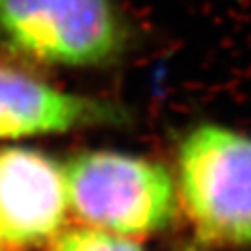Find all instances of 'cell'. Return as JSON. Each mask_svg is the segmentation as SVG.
<instances>
[{
	"instance_id": "1",
	"label": "cell",
	"mask_w": 251,
	"mask_h": 251,
	"mask_svg": "<svg viewBox=\"0 0 251 251\" xmlns=\"http://www.w3.org/2000/svg\"><path fill=\"white\" fill-rule=\"evenodd\" d=\"M67 205L95 229L119 236H147L177 214L170 171L147 158L114 151L75 154L63 168Z\"/></svg>"
},
{
	"instance_id": "2",
	"label": "cell",
	"mask_w": 251,
	"mask_h": 251,
	"mask_svg": "<svg viewBox=\"0 0 251 251\" xmlns=\"http://www.w3.org/2000/svg\"><path fill=\"white\" fill-rule=\"evenodd\" d=\"M130 30L114 0H0V47L65 67L119 60Z\"/></svg>"
},
{
	"instance_id": "3",
	"label": "cell",
	"mask_w": 251,
	"mask_h": 251,
	"mask_svg": "<svg viewBox=\"0 0 251 251\" xmlns=\"http://www.w3.org/2000/svg\"><path fill=\"white\" fill-rule=\"evenodd\" d=\"M179 188L199 238L251 246V138L218 125L192 130L179 151Z\"/></svg>"
},
{
	"instance_id": "4",
	"label": "cell",
	"mask_w": 251,
	"mask_h": 251,
	"mask_svg": "<svg viewBox=\"0 0 251 251\" xmlns=\"http://www.w3.org/2000/svg\"><path fill=\"white\" fill-rule=\"evenodd\" d=\"M67 212L63 168L32 149L0 151V240L39 246L62 229Z\"/></svg>"
},
{
	"instance_id": "5",
	"label": "cell",
	"mask_w": 251,
	"mask_h": 251,
	"mask_svg": "<svg viewBox=\"0 0 251 251\" xmlns=\"http://www.w3.org/2000/svg\"><path fill=\"white\" fill-rule=\"evenodd\" d=\"M126 121L128 114L116 102L67 93L0 65V138L67 132Z\"/></svg>"
},
{
	"instance_id": "6",
	"label": "cell",
	"mask_w": 251,
	"mask_h": 251,
	"mask_svg": "<svg viewBox=\"0 0 251 251\" xmlns=\"http://www.w3.org/2000/svg\"><path fill=\"white\" fill-rule=\"evenodd\" d=\"M52 251H142L125 236L100 229H71L62 233L52 244Z\"/></svg>"
}]
</instances>
